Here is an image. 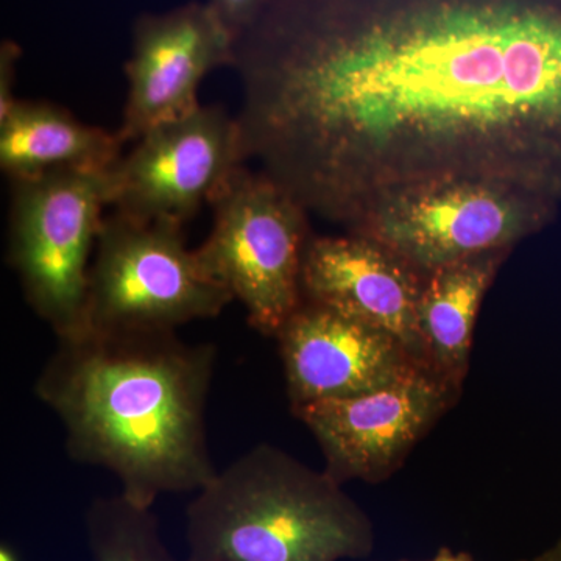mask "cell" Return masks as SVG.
<instances>
[{
    "mask_svg": "<svg viewBox=\"0 0 561 561\" xmlns=\"http://www.w3.org/2000/svg\"><path fill=\"white\" fill-rule=\"evenodd\" d=\"M238 117L221 105L154 128L110 169V209L183 227L247 164Z\"/></svg>",
    "mask_w": 561,
    "mask_h": 561,
    "instance_id": "obj_8",
    "label": "cell"
},
{
    "mask_svg": "<svg viewBox=\"0 0 561 561\" xmlns=\"http://www.w3.org/2000/svg\"><path fill=\"white\" fill-rule=\"evenodd\" d=\"M91 561H179L161 537L151 508L122 494L95 497L84 515Z\"/></svg>",
    "mask_w": 561,
    "mask_h": 561,
    "instance_id": "obj_15",
    "label": "cell"
},
{
    "mask_svg": "<svg viewBox=\"0 0 561 561\" xmlns=\"http://www.w3.org/2000/svg\"><path fill=\"white\" fill-rule=\"evenodd\" d=\"M511 250L489 251L424 275L420 332L431 370L461 390L483 298Z\"/></svg>",
    "mask_w": 561,
    "mask_h": 561,
    "instance_id": "obj_14",
    "label": "cell"
},
{
    "mask_svg": "<svg viewBox=\"0 0 561 561\" xmlns=\"http://www.w3.org/2000/svg\"><path fill=\"white\" fill-rule=\"evenodd\" d=\"M0 561H22V557L18 549H14L9 542H3L0 546Z\"/></svg>",
    "mask_w": 561,
    "mask_h": 561,
    "instance_id": "obj_20",
    "label": "cell"
},
{
    "mask_svg": "<svg viewBox=\"0 0 561 561\" xmlns=\"http://www.w3.org/2000/svg\"><path fill=\"white\" fill-rule=\"evenodd\" d=\"M559 210L540 195L496 181H427L376 195L346 232L381 243L427 275L489 251H512L551 225Z\"/></svg>",
    "mask_w": 561,
    "mask_h": 561,
    "instance_id": "obj_4",
    "label": "cell"
},
{
    "mask_svg": "<svg viewBox=\"0 0 561 561\" xmlns=\"http://www.w3.org/2000/svg\"><path fill=\"white\" fill-rule=\"evenodd\" d=\"M236 38L208 2H187L162 13H142L125 62L127 101L119 130L125 144L198 106L202 81L234 62Z\"/></svg>",
    "mask_w": 561,
    "mask_h": 561,
    "instance_id": "obj_10",
    "label": "cell"
},
{
    "mask_svg": "<svg viewBox=\"0 0 561 561\" xmlns=\"http://www.w3.org/2000/svg\"><path fill=\"white\" fill-rule=\"evenodd\" d=\"M124 146L119 133L87 124L50 102L20 99L0 119V169L10 181L57 171H110Z\"/></svg>",
    "mask_w": 561,
    "mask_h": 561,
    "instance_id": "obj_13",
    "label": "cell"
},
{
    "mask_svg": "<svg viewBox=\"0 0 561 561\" xmlns=\"http://www.w3.org/2000/svg\"><path fill=\"white\" fill-rule=\"evenodd\" d=\"M423 284L424 275L393 251L351 232L312 236L302 262V300L389 332L427 365L419 319Z\"/></svg>",
    "mask_w": 561,
    "mask_h": 561,
    "instance_id": "obj_12",
    "label": "cell"
},
{
    "mask_svg": "<svg viewBox=\"0 0 561 561\" xmlns=\"http://www.w3.org/2000/svg\"><path fill=\"white\" fill-rule=\"evenodd\" d=\"M275 339L291 408L368 393L427 367L389 332L305 300Z\"/></svg>",
    "mask_w": 561,
    "mask_h": 561,
    "instance_id": "obj_11",
    "label": "cell"
},
{
    "mask_svg": "<svg viewBox=\"0 0 561 561\" xmlns=\"http://www.w3.org/2000/svg\"><path fill=\"white\" fill-rule=\"evenodd\" d=\"M216 356L176 331H84L57 339L35 393L61 421L73 460L108 470L122 496L153 508L217 474L206 435Z\"/></svg>",
    "mask_w": 561,
    "mask_h": 561,
    "instance_id": "obj_2",
    "label": "cell"
},
{
    "mask_svg": "<svg viewBox=\"0 0 561 561\" xmlns=\"http://www.w3.org/2000/svg\"><path fill=\"white\" fill-rule=\"evenodd\" d=\"M236 39L249 28L267 0H206Z\"/></svg>",
    "mask_w": 561,
    "mask_h": 561,
    "instance_id": "obj_16",
    "label": "cell"
},
{
    "mask_svg": "<svg viewBox=\"0 0 561 561\" xmlns=\"http://www.w3.org/2000/svg\"><path fill=\"white\" fill-rule=\"evenodd\" d=\"M213 228L195 250L206 275L241 302L250 327L276 337L302 302L309 213L272 176L242 165L210 202Z\"/></svg>",
    "mask_w": 561,
    "mask_h": 561,
    "instance_id": "obj_5",
    "label": "cell"
},
{
    "mask_svg": "<svg viewBox=\"0 0 561 561\" xmlns=\"http://www.w3.org/2000/svg\"><path fill=\"white\" fill-rule=\"evenodd\" d=\"M21 60V47L13 41H3L0 46V119L5 117L20 99L14 95L18 62Z\"/></svg>",
    "mask_w": 561,
    "mask_h": 561,
    "instance_id": "obj_17",
    "label": "cell"
},
{
    "mask_svg": "<svg viewBox=\"0 0 561 561\" xmlns=\"http://www.w3.org/2000/svg\"><path fill=\"white\" fill-rule=\"evenodd\" d=\"M10 183L9 264L28 306L57 339L79 335L110 209V171H57Z\"/></svg>",
    "mask_w": 561,
    "mask_h": 561,
    "instance_id": "obj_6",
    "label": "cell"
},
{
    "mask_svg": "<svg viewBox=\"0 0 561 561\" xmlns=\"http://www.w3.org/2000/svg\"><path fill=\"white\" fill-rule=\"evenodd\" d=\"M516 561H561V538L549 546L548 549L530 557V559H522Z\"/></svg>",
    "mask_w": 561,
    "mask_h": 561,
    "instance_id": "obj_18",
    "label": "cell"
},
{
    "mask_svg": "<svg viewBox=\"0 0 561 561\" xmlns=\"http://www.w3.org/2000/svg\"><path fill=\"white\" fill-rule=\"evenodd\" d=\"M459 390L423 367L382 389L309 402L291 412L311 431L335 481L378 483L453 408Z\"/></svg>",
    "mask_w": 561,
    "mask_h": 561,
    "instance_id": "obj_9",
    "label": "cell"
},
{
    "mask_svg": "<svg viewBox=\"0 0 561 561\" xmlns=\"http://www.w3.org/2000/svg\"><path fill=\"white\" fill-rule=\"evenodd\" d=\"M342 485L276 446H254L187 505L183 561L367 559L375 527Z\"/></svg>",
    "mask_w": 561,
    "mask_h": 561,
    "instance_id": "obj_3",
    "label": "cell"
},
{
    "mask_svg": "<svg viewBox=\"0 0 561 561\" xmlns=\"http://www.w3.org/2000/svg\"><path fill=\"white\" fill-rule=\"evenodd\" d=\"M232 301L203 271L183 227L106 214L92 257L84 331H176L220 316Z\"/></svg>",
    "mask_w": 561,
    "mask_h": 561,
    "instance_id": "obj_7",
    "label": "cell"
},
{
    "mask_svg": "<svg viewBox=\"0 0 561 561\" xmlns=\"http://www.w3.org/2000/svg\"><path fill=\"white\" fill-rule=\"evenodd\" d=\"M232 69L249 161L345 230L427 181L561 208V0H267Z\"/></svg>",
    "mask_w": 561,
    "mask_h": 561,
    "instance_id": "obj_1",
    "label": "cell"
},
{
    "mask_svg": "<svg viewBox=\"0 0 561 561\" xmlns=\"http://www.w3.org/2000/svg\"><path fill=\"white\" fill-rule=\"evenodd\" d=\"M427 561H478L471 553L468 552H456L449 548H442L440 551L437 552V556L434 559Z\"/></svg>",
    "mask_w": 561,
    "mask_h": 561,
    "instance_id": "obj_19",
    "label": "cell"
}]
</instances>
